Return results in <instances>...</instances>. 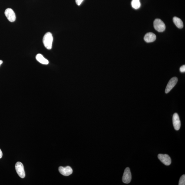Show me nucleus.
<instances>
[{
	"instance_id": "nucleus-16",
	"label": "nucleus",
	"mask_w": 185,
	"mask_h": 185,
	"mask_svg": "<svg viewBox=\"0 0 185 185\" xmlns=\"http://www.w3.org/2000/svg\"><path fill=\"white\" fill-rule=\"evenodd\" d=\"M83 1L84 0H75V2H76L77 5H78V6H80Z\"/></svg>"
},
{
	"instance_id": "nucleus-8",
	"label": "nucleus",
	"mask_w": 185,
	"mask_h": 185,
	"mask_svg": "<svg viewBox=\"0 0 185 185\" xmlns=\"http://www.w3.org/2000/svg\"><path fill=\"white\" fill-rule=\"evenodd\" d=\"M178 81V79L176 77H173L169 81L166 87L165 93L166 94L168 93L170 91L172 90L175 86L176 85Z\"/></svg>"
},
{
	"instance_id": "nucleus-2",
	"label": "nucleus",
	"mask_w": 185,
	"mask_h": 185,
	"mask_svg": "<svg viewBox=\"0 0 185 185\" xmlns=\"http://www.w3.org/2000/svg\"><path fill=\"white\" fill-rule=\"evenodd\" d=\"M154 27L156 30L159 32H164L166 29L164 22L160 19H157L154 22Z\"/></svg>"
},
{
	"instance_id": "nucleus-14",
	"label": "nucleus",
	"mask_w": 185,
	"mask_h": 185,
	"mask_svg": "<svg viewBox=\"0 0 185 185\" xmlns=\"http://www.w3.org/2000/svg\"><path fill=\"white\" fill-rule=\"evenodd\" d=\"M179 185H185V174L181 176L179 180Z\"/></svg>"
},
{
	"instance_id": "nucleus-4",
	"label": "nucleus",
	"mask_w": 185,
	"mask_h": 185,
	"mask_svg": "<svg viewBox=\"0 0 185 185\" xmlns=\"http://www.w3.org/2000/svg\"><path fill=\"white\" fill-rule=\"evenodd\" d=\"M132 176L131 171L129 168H126L125 169L122 177V181L123 183L128 184L131 180Z\"/></svg>"
},
{
	"instance_id": "nucleus-18",
	"label": "nucleus",
	"mask_w": 185,
	"mask_h": 185,
	"mask_svg": "<svg viewBox=\"0 0 185 185\" xmlns=\"http://www.w3.org/2000/svg\"><path fill=\"white\" fill-rule=\"evenodd\" d=\"M3 63V61H1V60H0V66H1V65Z\"/></svg>"
},
{
	"instance_id": "nucleus-3",
	"label": "nucleus",
	"mask_w": 185,
	"mask_h": 185,
	"mask_svg": "<svg viewBox=\"0 0 185 185\" xmlns=\"http://www.w3.org/2000/svg\"><path fill=\"white\" fill-rule=\"evenodd\" d=\"M15 168L17 174L21 178H24L25 176V172L24 170L23 164L20 162L16 163L15 165Z\"/></svg>"
},
{
	"instance_id": "nucleus-13",
	"label": "nucleus",
	"mask_w": 185,
	"mask_h": 185,
	"mask_svg": "<svg viewBox=\"0 0 185 185\" xmlns=\"http://www.w3.org/2000/svg\"><path fill=\"white\" fill-rule=\"evenodd\" d=\"M140 0H132L131 6L132 8L135 9H138L140 7Z\"/></svg>"
},
{
	"instance_id": "nucleus-15",
	"label": "nucleus",
	"mask_w": 185,
	"mask_h": 185,
	"mask_svg": "<svg viewBox=\"0 0 185 185\" xmlns=\"http://www.w3.org/2000/svg\"><path fill=\"white\" fill-rule=\"evenodd\" d=\"M180 71L182 73H185V65H183L180 69Z\"/></svg>"
},
{
	"instance_id": "nucleus-10",
	"label": "nucleus",
	"mask_w": 185,
	"mask_h": 185,
	"mask_svg": "<svg viewBox=\"0 0 185 185\" xmlns=\"http://www.w3.org/2000/svg\"><path fill=\"white\" fill-rule=\"evenodd\" d=\"M156 39V37L155 34L152 32H149L145 34L144 37V39L147 43H151L154 42Z\"/></svg>"
},
{
	"instance_id": "nucleus-6",
	"label": "nucleus",
	"mask_w": 185,
	"mask_h": 185,
	"mask_svg": "<svg viewBox=\"0 0 185 185\" xmlns=\"http://www.w3.org/2000/svg\"><path fill=\"white\" fill-rule=\"evenodd\" d=\"M5 14L7 18L10 22H14L16 19V16L15 12L11 9H7L5 10Z\"/></svg>"
},
{
	"instance_id": "nucleus-12",
	"label": "nucleus",
	"mask_w": 185,
	"mask_h": 185,
	"mask_svg": "<svg viewBox=\"0 0 185 185\" xmlns=\"http://www.w3.org/2000/svg\"><path fill=\"white\" fill-rule=\"evenodd\" d=\"M173 22L178 28L182 29L183 27V24L181 19L177 17H174L173 19Z\"/></svg>"
},
{
	"instance_id": "nucleus-1",
	"label": "nucleus",
	"mask_w": 185,
	"mask_h": 185,
	"mask_svg": "<svg viewBox=\"0 0 185 185\" xmlns=\"http://www.w3.org/2000/svg\"><path fill=\"white\" fill-rule=\"evenodd\" d=\"M53 38L52 34L49 32L45 34L43 38V42L44 46L48 49L52 48Z\"/></svg>"
},
{
	"instance_id": "nucleus-7",
	"label": "nucleus",
	"mask_w": 185,
	"mask_h": 185,
	"mask_svg": "<svg viewBox=\"0 0 185 185\" xmlns=\"http://www.w3.org/2000/svg\"><path fill=\"white\" fill-rule=\"evenodd\" d=\"M172 122L174 129L179 130L181 127V121L177 113H174L172 117Z\"/></svg>"
},
{
	"instance_id": "nucleus-17",
	"label": "nucleus",
	"mask_w": 185,
	"mask_h": 185,
	"mask_svg": "<svg viewBox=\"0 0 185 185\" xmlns=\"http://www.w3.org/2000/svg\"><path fill=\"white\" fill-rule=\"evenodd\" d=\"M3 156V152H2L1 149H0V159Z\"/></svg>"
},
{
	"instance_id": "nucleus-9",
	"label": "nucleus",
	"mask_w": 185,
	"mask_h": 185,
	"mask_svg": "<svg viewBox=\"0 0 185 185\" xmlns=\"http://www.w3.org/2000/svg\"><path fill=\"white\" fill-rule=\"evenodd\" d=\"M59 171L61 174L65 176L70 175L73 172V169L70 166H67L65 167L61 166L59 168Z\"/></svg>"
},
{
	"instance_id": "nucleus-5",
	"label": "nucleus",
	"mask_w": 185,
	"mask_h": 185,
	"mask_svg": "<svg viewBox=\"0 0 185 185\" xmlns=\"http://www.w3.org/2000/svg\"><path fill=\"white\" fill-rule=\"evenodd\" d=\"M159 160L166 166L170 165L171 160L170 157L167 154H159L158 156Z\"/></svg>"
},
{
	"instance_id": "nucleus-11",
	"label": "nucleus",
	"mask_w": 185,
	"mask_h": 185,
	"mask_svg": "<svg viewBox=\"0 0 185 185\" xmlns=\"http://www.w3.org/2000/svg\"><path fill=\"white\" fill-rule=\"evenodd\" d=\"M36 59L38 61L42 64L47 65L49 63V61L47 59H45L43 56L41 54H39L37 55L36 56Z\"/></svg>"
}]
</instances>
